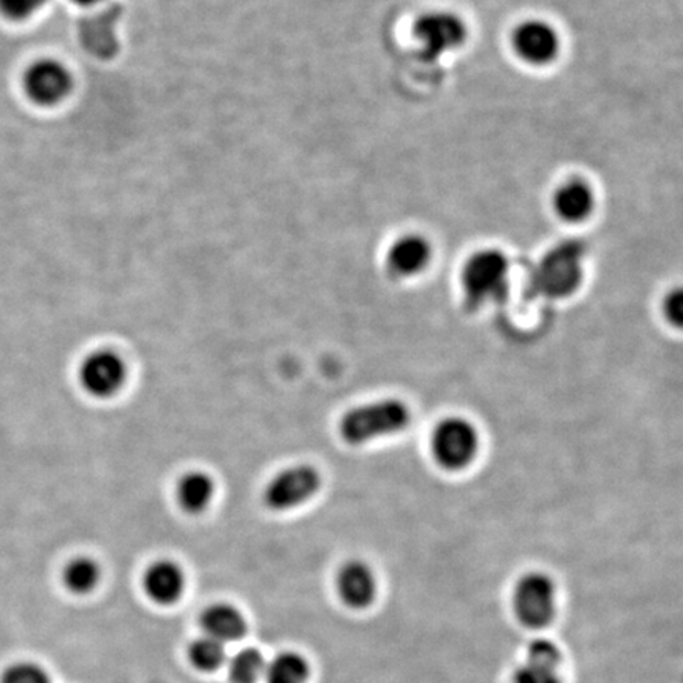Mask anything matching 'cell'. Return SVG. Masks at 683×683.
<instances>
[{
	"instance_id": "7",
	"label": "cell",
	"mask_w": 683,
	"mask_h": 683,
	"mask_svg": "<svg viewBox=\"0 0 683 683\" xmlns=\"http://www.w3.org/2000/svg\"><path fill=\"white\" fill-rule=\"evenodd\" d=\"M78 380L86 394L93 398H115L127 381L126 361L112 350L93 351L79 365Z\"/></svg>"
},
{
	"instance_id": "22",
	"label": "cell",
	"mask_w": 683,
	"mask_h": 683,
	"mask_svg": "<svg viewBox=\"0 0 683 683\" xmlns=\"http://www.w3.org/2000/svg\"><path fill=\"white\" fill-rule=\"evenodd\" d=\"M0 683H51L48 672L32 661H21L7 668Z\"/></svg>"
},
{
	"instance_id": "6",
	"label": "cell",
	"mask_w": 683,
	"mask_h": 683,
	"mask_svg": "<svg viewBox=\"0 0 683 683\" xmlns=\"http://www.w3.org/2000/svg\"><path fill=\"white\" fill-rule=\"evenodd\" d=\"M557 584L544 572L522 574L512 590L516 616L530 628H544L552 622L557 612Z\"/></svg>"
},
{
	"instance_id": "14",
	"label": "cell",
	"mask_w": 683,
	"mask_h": 683,
	"mask_svg": "<svg viewBox=\"0 0 683 683\" xmlns=\"http://www.w3.org/2000/svg\"><path fill=\"white\" fill-rule=\"evenodd\" d=\"M143 587L148 597L158 605H173L183 595L185 576L183 568L171 561L152 563L143 576Z\"/></svg>"
},
{
	"instance_id": "1",
	"label": "cell",
	"mask_w": 683,
	"mask_h": 683,
	"mask_svg": "<svg viewBox=\"0 0 683 683\" xmlns=\"http://www.w3.org/2000/svg\"><path fill=\"white\" fill-rule=\"evenodd\" d=\"M413 413L401 399H381L348 410L339 421V435L347 445L365 446L377 440L402 434L412 424Z\"/></svg>"
},
{
	"instance_id": "2",
	"label": "cell",
	"mask_w": 683,
	"mask_h": 683,
	"mask_svg": "<svg viewBox=\"0 0 683 683\" xmlns=\"http://www.w3.org/2000/svg\"><path fill=\"white\" fill-rule=\"evenodd\" d=\"M511 261L497 249H483L465 261L460 286L470 311H483L501 303L510 292Z\"/></svg>"
},
{
	"instance_id": "20",
	"label": "cell",
	"mask_w": 683,
	"mask_h": 683,
	"mask_svg": "<svg viewBox=\"0 0 683 683\" xmlns=\"http://www.w3.org/2000/svg\"><path fill=\"white\" fill-rule=\"evenodd\" d=\"M267 663L256 649H245L236 653L230 663V677L235 683H257L264 675Z\"/></svg>"
},
{
	"instance_id": "24",
	"label": "cell",
	"mask_w": 683,
	"mask_h": 683,
	"mask_svg": "<svg viewBox=\"0 0 683 683\" xmlns=\"http://www.w3.org/2000/svg\"><path fill=\"white\" fill-rule=\"evenodd\" d=\"M46 0H0V13L13 21H23L39 12Z\"/></svg>"
},
{
	"instance_id": "21",
	"label": "cell",
	"mask_w": 683,
	"mask_h": 683,
	"mask_svg": "<svg viewBox=\"0 0 683 683\" xmlns=\"http://www.w3.org/2000/svg\"><path fill=\"white\" fill-rule=\"evenodd\" d=\"M191 661L198 670L210 672L219 670L225 661V647L221 642L205 636V638L196 639L188 650Z\"/></svg>"
},
{
	"instance_id": "23",
	"label": "cell",
	"mask_w": 683,
	"mask_h": 683,
	"mask_svg": "<svg viewBox=\"0 0 683 683\" xmlns=\"http://www.w3.org/2000/svg\"><path fill=\"white\" fill-rule=\"evenodd\" d=\"M660 311L661 317L670 328L683 333V285L674 286L664 294Z\"/></svg>"
},
{
	"instance_id": "13",
	"label": "cell",
	"mask_w": 683,
	"mask_h": 683,
	"mask_svg": "<svg viewBox=\"0 0 683 683\" xmlns=\"http://www.w3.org/2000/svg\"><path fill=\"white\" fill-rule=\"evenodd\" d=\"M336 586L342 601L350 608L365 609L376 599L377 577L365 562L345 563L337 573Z\"/></svg>"
},
{
	"instance_id": "4",
	"label": "cell",
	"mask_w": 683,
	"mask_h": 683,
	"mask_svg": "<svg viewBox=\"0 0 683 683\" xmlns=\"http://www.w3.org/2000/svg\"><path fill=\"white\" fill-rule=\"evenodd\" d=\"M586 252L579 242L554 247L536 264L533 285L550 300H566L579 290L584 281Z\"/></svg>"
},
{
	"instance_id": "8",
	"label": "cell",
	"mask_w": 683,
	"mask_h": 683,
	"mask_svg": "<svg viewBox=\"0 0 683 683\" xmlns=\"http://www.w3.org/2000/svg\"><path fill=\"white\" fill-rule=\"evenodd\" d=\"M415 37L429 59H435L459 48L467 37V29L456 14L434 12L420 18L415 25Z\"/></svg>"
},
{
	"instance_id": "18",
	"label": "cell",
	"mask_w": 683,
	"mask_h": 683,
	"mask_svg": "<svg viewBox=\"0 0 683 683\" xmlns=\"http://www.w3.org/2000/svg\"><path fill=\"white\" fill-rule=\"evenodd\" d=\"M100 566L89 557L74 559L64 570L65 587L76 595L90 594L100 583Z\"/></svg>"
},
{
	"instance_id": "15",
	"label": "cell",
	"mask_w": 683,
	"mask_h": 683,
	"mask_svg": "<svg viewBox=\"0 0 683 683\" xmlns=\"http://www.w3.org/2000/svg\"><path fill=\"white\" fill-rule=\"evenodd\" d=\"M217 486L206 471L194 470L181 476L176 485V503L184 512L199 516L209 510L216 500Z\"/></svg>"
},
{
	"instance_id": "19",
	"label": "cell",
	"mask_w": 683,
	"mask_h": 683,
	"mask_svg": "<svg viewBox=\"0 0 683 683\" xmlns=\"http://www.w3.org/2000/svg\"><path fill=\"white\" fill-rule=\"evenodd\" d=\"M264 679L267 683H307V661L297 653L283 652L267 664Z\"/></svg>"
},
{
	"instance_id": "9",
	"label": "cell",
	"mask_w": 683,
	"mask_h": 683,
	"mask_svg": "<svg viewBox=\"0 0 683 683\" xmlns=\"http://www.w3.org/2000/svg\"><path fill=\"white\" fill-rule=\"evenodd\" d=\"M71 72L61 62H34L24 74V90L34 104L51 107L64 100L72 90Z\"/></svg>"
},
{
	"instance_id": "12",
	"label": "cell",
	"mask_w": 683,
	"mask_h": 683,
	"mask_svg": "<svg viewBox=\"0 0 683 683\" xmlns=\"http://www.w3.org/2000/svg\"><path fill=\"white\" fill-rule=\"evenodd\" d=\"M432 260V247L423 236L409 235L391 246L387 268L392 278L412 279L426 271Z\"/></svg>"
},
{
	"instance_id": "17",
	"label": "cell",
	"mask_w": 683,
	"mask_h": 683,
	"mask_svg": "<svg viewBox=\"0 0 683 683\" xmlns=\"http://www.w3.org/2000/svg\"><path fill=\"white\" fill-rule=\"evenodd\" d=\"M202 627L206 636L221 642H232L246 633V620L238 609L228 605H214L203 612Z\"/></svg>"
},
{
	"instance_id": "10",
	"label": "cell",
	"mask_w": 683,
	"mask_h": 683,
	"mask_svg": "<svg viewBox=\"0 0 683 683\" xmlns=\"http://www.w3.org/2000/svg\"><path fill=\"white\" fill-rule=\"evenodd\" d=\"M516 53L533 65H546L559 56L561 39L551 24L544 21H525L512 35Z\"/></svg>"
},
{
	"instance_id": "16",
	"label": "cell",
	"mask_w": 683,
	"mask_h": 683,
	"mask_svg": "<svg viewBox=\"0 0 683 683\" xmlns=\"http://www.w3.org/2000/svg\"><path fill=\"white\" fill-rule=\"evenodd\" d=\"M554 208L566 221H583L595 208V194L583 180L566 181L554 196Z\"/></svg>"
},
{
	"instance_id": "5",
	"label": "cell",
	"mask_w": 683,
	"mask_h": 683,
	"mask_svg": "<svg viewBox=\"0 0 683 683\" xmlns=\"http://www.w3.org/2000/svg\"><path fill=\"white\" fill-rule=\"evenodd\" d=\"M322 486V474L314 465H292L269 479L261 499L268 510L289 512L315 499Z\"/></svg>"
},
{
	"instance_id": "25",
	"label": "cell",
	"mask_w": 683,
	"mask_h": 683,
	"mask_svg": "<svg viewBox=\"0 0 683 683\" xmlns=\"http://www.w3.org/2000/svg\"><path fill=\"white\" fill-rule=\"evenodd\" d=\"M75 3H78V6H94V3H98L100 2V0H74Z\"/></svg>"
},
{
	"instance_id": "11",
	"label": "cell",
	"mask_w": 683,
	"mask_h": 683,
	"mask_svg": "<svg viewBox=\"0 0 683 683\" xmlns=\"http://www.w3.org/2000/svg\"><path fill=\"white\" fill-rule=\"evenodd\" d=\"M562 652L550 639H535L527 649L524 663L518 668L512 683H563Z\"/></svg>"
},
{
	"instance_id": "3",
	"label": "cell",
	"mask_w": 683,
	"mask_h": 683,
	"mask_svg": "<svg viewBox=\"0 0 683 683\" xmlns=\"http://www.w3.org/2000/svg\"><path fill=\"white\" fill-rule=\"evenodd\" d=\"M429 448L432 459L442 470L463 474L470 470L481 456V431L468 416H445L435 424Z\"/></svg>"
}]
</instances>
